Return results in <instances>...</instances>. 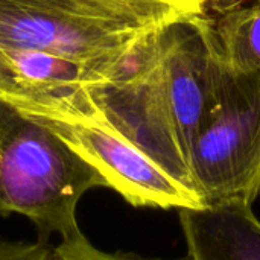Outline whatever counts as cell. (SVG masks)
Instances as JSON below:
<instances>
[{"instance_id":"8","label":"cell","mask_w":260,"mask_h":260,"mask_svg":"<svg viewBox=\"0 0 260 260\" xmlns=\"http://www.w3.org/2000/svg\"><path fill=\"white\" fill-rule=\"evenodd\" d=\"M50 260H158L125 253H108L93 245L81 232L50 247ZM189 260V259H183Z\"/></svg>"},{"instance_id":"5","label":"cell","mask_w":260,"mask_h":260,"mask_svg":"<svg viewBox=\"0 0 260 260\" xmlns=\"http://www.w3.org/2000/svg\"><path fill=\"white\" fill-rule=\"evenodd\" d=\"M192 187L204 207L251 206L260 197V72L224 67L218 99L189 158Z\"/></svg>"},{"instance_id":"2","label":"cell","mask_w":260,"mask_h":260,"mask_svg":"<svg viewBox=\"0 0 260 260\" xmlns=\"http://www.w3.org/2000/svg\"><path fill=\"white\" fill-rule=\"evenodd\" d=\"M222 73L213 21L198 12L151 32L110 82L88 91L114 128L192 187L190 151Z\"/></svg>"},{"instance_id":"6","label":"cell","mask_w":260,"mask_h":260,"mask_svg":"<svg viewBox=\"0 0 260 260\" xmlns=\"http://www.w3.org/2000/svg\"><path fill=\"white\" fill-rule=\"evenodd\" d=\"M189 260H260V221L251 206L178 210Z\"/></svg>"},{"instance_id":"7","label":"cell","mask_w":260,"mask_h":260,"mask_svg":"<svg viewBox=\"0 0 260 260\" xmlns=\"http://www.w3.org/2000/svg\"><path fill=\"white\" fill-rule=\"evenodd\" d=\"M222 66L233 75L260 72V3L227 11L213 21Z\"/></svg>"},{"instance_id":"1","label":"cell","mask_w":260,"mask_h":260,"mask_svg":"<svg viewBox=\"0 0 260 260\" xmlns=\"http://www.w3.org/2000/svg\"><path fill=\"white\" fill-rule=\"evenodd\" d=\"M189 14L175 0H0V96L104 85L151 32Z\"/></svg>"},{"instance_id":"3","label":"cell","mask_w":260,"mask_h":260,"mask_svg":"<svg viewBox=\"0 0 260 260\" xmlns=\"http://www.w3.org/2000/svg\"><path fill=\"white\" fill-rule=\"evenodd\" d=\"M107 187L101 174L44 125L0 98V218H27L38 239H69L81 229L78 204Z\"/></svg>"},{"instance_id":"11","label":"cell","mask_w":260,"mask_h":260,"mask_svg":"<svg viewBox=\"0 0 260 260\" xmlns=\"http://www.w3.org/2000/svg\"><path fill=\"white\" fill-rule=\"evenodd\" d=\"M259 3H260V0H259Z\"/></svg>"},{"instance_id":"9","label":"cell","mask_w":260,"mask_h":260,"mask_svg":"<svg viewBox=\"0 0 260 260\" xmlns=\"http://www.w3.org/2000/svg\"><path fill=\"white\" fill-rule=\"evenodd\" d=\"M50 247L43 239L35 242L0 239V260H50Z\"/></svg>"},{"instance_id":"10","label":"cell","mask_w":260,"mask_h":260,"mask_svg":"<svg viewBox=\"0 0 260 260\" xmlns=\"http://www.w3.org/2000/svg\"><path fill=\"white\" fill-rule=\"evenodd\" d=\"M177 3H178V2H177ZM190 11H192V9H190Z\"/></svg>"},{"instance_id":"4","label":"cell","mask_w":260,"mask_h":260,"mask_svg":"<svg viewBox=\"0 0 260 260\" xmlns=\"http://www.w3.org/2000/svg\"><path fill=\"white\" fill-rule=\"evenodd\" d=\"M29 119L44 125L91 165L134 207L200 209L198 193L177 180L102 114L87 87L38 94H2Z\"/></svg>"}]
</instances>
